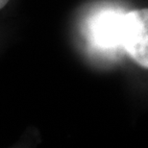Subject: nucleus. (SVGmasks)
<instances>
[{
	"instance_id": "f03ea898",
	"label": "nucleus",
	"mask_w": 148,
	"mask_h": 148,
	"mask_svg": "<svg viewBox=\"0 0 148 148\" xmlns=\"http://www.w3.org/2000/svg\"><path fill=\"white\" fill-rule=\"evenodd\" d=\"M124 14L116 13H104L96 21V29H93L95 40L99 45L105 47L121 44V29Z\"/></svg>"
},
{
	"instance_id": "7ed1b4c3",
	"label": "nucleus",
	"mask_w": 148,
	"mask_h": 148,
	"mask_svg": "<svg viewBox=\"0 0 148 148\" xmlns=\"http://www.w3.org/2000/svg\"><path fill=\"white\" fill-rule=\"evenodd\" d=\"M9 1H10V0H0V10L4 8L5 6L8 4Z\"/></svg>"
},
{
	"instance_id": "f257e3e1",
	"label": "nucleus",
	"mask_w": 148,
	"mask_h": 148,
	"mask_svg": "<svg viewBox=\"0 0 148 148\" xmlns=\"http://www.w3.org/2000/svg\"><path fill=\"white\" fill-rule=\"evenodd\" d=\"M121 44L136 63L148 69V8L124 14Z\"/></svg>"
}]
</instances>
